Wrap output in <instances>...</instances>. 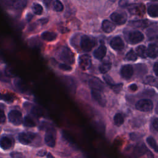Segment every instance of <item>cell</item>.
<instances>
[{
    "label": "cell",
    "instance_id": "obj_1",
    "mask_svg": "<svg viewBox=\"0 0 158 158\" xmlns=\"http://www.w3.org/2000/svg\"><path fill=\"white\" fill-rule=\"evenodd\" d=\"M61 60L69 64H73L75 62V57L72 51L67 47H63L59 53Z\"/></svg>",
    "mask_w": 158,
    "mask_h": 158
},
{
    "label": "cell",
    "instance_id": "obj_2",
    "mask_svg": "<svg viewBox=\"0 0 158 158\" xmlns=\"http://www.w3.org/2000/svg\"><path fill=\"white\" fill-rule=\"evenodd\" d=\"M95 40L89 36L84 35L80 40V47L84 51H90L95 45Z\"/></svg>",
    "mask_w": 158,
    "mask_h": 158
},
{
    "label": "cell",
    "instance_id": "obj_3",
    "mask_svg": "<svg viewBox=\"0 0 158 158\" xmlns=\"http://www.w3.org/2000/svg\"><path fill=\"white\" fill-rule=\"evenodd\" d=\"M135 107L138 110L142 112H149L153 109V103L150 99H143L136 102Z\"/></svg>",
    "mask_w": 158,
    "mask_h": 158
},
{
    "label": "cell",
    "instance_id": "obj_4",
    "mask_svg": "<svg viewBox=\"0 0 158 158\" xmlns=\"http://www.w3.org/2000/svg\"><path fill=\"white\" fill-rule=\"evenodd\" d=\"M4 5L15 9H22L27 5V0H0Z\"/></svg>",
    "mask_w": 158,
    "mask_h": 158
},
{
    "label": "cell",
    "instance_id": "obj_5",
    "mask_svg": "<svg viewBox=\"0 0 158 158\" xmlns=\"http://www.w3.org/2000/svg\"><path fill=\"white\" fill-rule=\"evenodd\" d=\"M111 20L118 25H123L127 20V15L125 12H114L110 15Z\"/></svg>",
    "mask_w": 158,
    "mask_h": 158
},
{
    "label": "cell",
    "instance_id": "obj_6",
    "mask_svg": "<svg viewBox=\"0 0 158 158\" xmlns=\"http://www.w3.org/2000/svg\"><path fill=\"white\" fill-rule=\"evenodd\" d=\"M9 120L15 125H19L22 121V113L17 110H11L8 114Z\"/></svg>",
    "mask_w": 158,
    "mask_h": 158
},
{
    "label": "cell",
    "instance_id": "obj_7",
    "mask_svg": "<svg viewBox=\"0 0 158 158\" xmlns=\"http://www.w3.org/2000/svg\"><path fill=\"white\" fill-rule=\"evenodd\" d=\"M36 135L31 132H22L18 136L19 141L23 144H29L35 138Z\"/></svg>",
    "mask_w": 158,
    "mask_h": 158
},
{
    "label": "cell",
    "instance_id": "obj_8",
    "mask_svg": "<svg viewBox=\"0 0 158 158\" xmlns=\"http://www.w3.org/2000/svg\"><path fill=\"white\" fill-rule=\"evenodd\" d=\"M79 66L84 70H88L91 67V59L89 56L83 54L79 57Z\"/></svg>",
    "mask_w": 158,
    "mask_h": 158
},
{
    "label": "cell",
    "instance_id": "obj_9",
    "mask_svg": "<svg viewBox=\"0 0 158 158\" xmlns=\"http://www.w3.org/2000/svg\"><path fill=\"white\" fill-rule=\"evenodd\" d=\"M46 144L51 148L54 147L56 144V134L52 128H49L44 136Z\"/></svg>",
    "mask_w": 158,
    "mask_h": 158
},
{
    "label": "cell",
    "instance_id": "obj_10",
    "mask_svg": "<svg viewBox=\"0 0 158 158\" xmlns=\"http://www.w3.org/2000/svg\"><path fill=\"white\" fill-rule=\"evenodd\" d=\"M144 40L143 34L139 31H133L129 33L128 40L131 44H136Z\"/></svg>",
    "mask_w": 158,
    "mask_h": 158
},
{
    "label": "cell",
    "instance_id": "obj_11",
    "mask_svg": "<svg viewBox=\"0 0 158 158\" xmlns=\"http://www.w3.org/2000/svg\"><path fill=\"white\" fill-rule=\"evenodd\" d=\"M14 143V140L13 138L8 136H2L0 139V147L4 150L9 149L13 146Z\"/></svg>",
    "mask_w": 158,
    "mask_h": 158
},
{
    "label": "cell",
    "instance_id": "obj_12",
    "mask_svg": "<svg viewBox=\"0 0 158 158\" xmlns=\"http://www.w3.org/2000/svg\"><path fill=\"white\" fill-rule=\"evenodd\" d=\"M120 73L125 79L130 78L133 74V67L132 65L127 64L123 65L120 69Z\"/></svg>",
    "mask_w": 158,
    "mask_h": 158
},
{
    "label": "cell",
    "instance_id": "obj_13",
    "mask_svg": "<svg viewBox=\"0 0 158 158\" xmlns=\"http://www.w3.org/2000/svg\"><path fill=\"white\" fill-rule=\"evenodd\" d=\"M110 45L116 51H122L124 48V43L119 36L114 37L110 42Z\"/></svg>",
    "mask_w": 158,
    "mask_h": 158
},
{
    "label": "cell",
    "instance_id": "obj_14",
    "mask_svg": "<svg viewBox=\"0 0 158 158\" xmlns=\"http://www.w3.org/2000/svg\"><path fill=\"white\" fill-rule=\"evenodd\" d=\"M89 86L93 89L98 91H102L104 88L102 82L97 78H93L89 80Z\"/></svg>",
    "mask_w": 158,
    "mask_h": 158
},
{
    "label": "cell",
    "instance_id": "obj_15",
    "mask_svg": "<svg viewBox=\"0 0 158 158\" xmlns=\"http://www.w3.org/2000/svg\"><path fill=\"white\" fill-rule=\"evenodd\" d=\"M91 96L92 98L102 107H104L106 106V101L103 97L102 96L100 92L98 90H92L91 91Z\"/></svg>",
    "mask_w": 158,
    "mask_h": 158
},
{
    "label": "cell",
    "instance_id": "obj_16",
    "mask_svg": "<svg viewBox=\"0 0 158 158\" xmlns=\"http://www.w3.org/2000/svg\"><path fill=\"white\" fill-rule=\"evenodd\" d=\"M146 55L150 58H156L157 56V46L155 43H151L149 45L146 50Z\"/></svg>",
    "mask_w": 158,
    "mask_h": 158
},
{
    "label": "cell",
    "instance_id": "obj_17",
    "mask_svg": "<svg viewBox=\"0 0 158 158\" xmlns=\"http://www.w3.org/2000/svg\"><path fill=\"white\" fill-rule=\"evenodd\" d=\"M115 28V25L108 20H104L102 23V29L106 33H110Z\"/></svg>",
    "mask_w": 158,
    "mask_h": 158
},
{
    "label": "cell",
    "instance_id": "obj_18",
    "mask_svg": "<svg viewBox=\"0 0 158 158\" xmlns=\"http://www.w3.org/2000/svg\"><path fill=\"white\" fill-rule=\"evenodd\" d=\"M106 48L104 45H101L98 47L93 52V55L95 58L98 59H102L106 54Z\"/></svg>",
    "mask_w": 158,
    "mask_h": 158
},
{
    "label": "cell",
    "instance_id": "obj_19",
    "mask_svg": "<svg viewBox=\"0 0 158 158\" xmlns=\"http://www.w3.org/2000/svg\"><path fill=\"white\" fill-rule=\"evenodd\" d=\"M130 12L133 14L140 15L143 14L144 12V7L143 4H136L132 5L129 8Z\"/></svg>",
    "mask_w": 158,
    "mask_h": 158
},
{
    "label": "cell",
    "instance_id": "obj_20",
    "mask_svg": "<svg viewBox=\"0 0 158 158\" xmlns=\"http://www.w3.org/2000/svg\"><path fill=\"white\" fill-rule=\"evenodd\" d=\"M111 66H112V64L110 62V60L108 59H106L100 64L99 67V70L101 73L104 74L110 69Z\"/></svg>",
    "mask_w": 158,
    "mask_h": 158
},
{
    "label": "cell",
    "instance_id": "obj_21",
    "mask_svg": "<svg viewBox=\"0 0 158 158\" xmlns=\"http://www.w3.org/2000/svg\"><path fill=\"white\" fill-rule=\"evenodd\" d=\"M150 22L148 20H138L130 22V25L135 27L144 28L149 25Z\"/></svg>",
    "mask_w": 158,
    "mask_h": 158
},
{
    "label": "cell",
    "instance_id": "obj_22",
    "mask_svg": "<svg viewBox=\"0 0 158 158\" xmlns=\"http://www.w3.org/2000/svg\"><path fill=\"white\" fill-rule=\"evenodd\" d=\"M148 13L151 17L158 16V6L157 4H151L148 7Z\"/></svg>",
    "mask_w": 158,
    "mask_h": 158
},
{
    "label": "cell",
    "instance_id": "obj_23",
    "mask_svg": "<svg viewBox=\"0 0 158 158\" xmlns=\"http://www.w3.org/2000/svg\"><path fill=\"white\" fill-rule=\"evenodd\" d=\"M57 34L51 31H44L41 34V38L43 40L47 41H52L56 40Z\"/></svg>",
    "mask_w": 158,
    "mask_h": 158
},
{
    "label": "cell",
    "instance_id": "obj_24",
    "mask_svg": "<svg viewBox=\"0 0 158 158\" xmlns=\"http://www.w3.org/2000/svg\"><path fill=\"white\" fill-rule=\"evenodd\" d=\"M147 151L146 147L143 143H139L136 145V146L135 148L134 154H136V156H140L144 154L146 151Z\"/></svg>",
    "mask_w": 158,
    "mask_h": 158
},
{
    "label": "cell",
    "instance_id": "obj_25",
    "mask_svg": "<svg viewBox=\"0 0 158 158\" xmlns=\"http://www.w3.org/2000/svg\"><path fill=\"white\" fill-rule=\"evenodd\" d=\"M14 96L10 94L0 93V100H2L9 103H11L14 101Z\"/></svg>",
    "mask_w": 158,
    "mask_h": 158
},
{
    "label": "cell",
    "instance_id": "obj_26",
    "mask_svg": "<svg viewBox=\"0 0 158 158\" xmlns=\"http://www.w3.org/2000/svg\"><path fill=\"white\" fill-rule=\"evenodd\" d=\"M51 6H52L53 10L57 12H60L64 9L63 4L59 0H53Z\"/></svg>",
    "mask_w": 158,
    "mask_h": 158
},
{
    "label": "cell",
    "instance_id": "obj_27",
    "mask_svg": "<svg viewBox=\"0 0 158 158\" xmlns=\"http://www.w3.org/2000/svg\"><path fill=\"white\" fill-rule=\"evenodd\" d=\"M137 55L142 58H146V47L143 45H139L136 48V49Z\"/></svg>",
    "mask_w": 158,
    "mask_h": 158
},
{
    "label": "cell",
    "instance_id": "obj_28",
    "mask_svg": "<svg viewBox=\"0 0 158 158\" xmlns=\"http://www.w3.org/2000/svg\"><path fill=\"white\" fill-rule=\"evenodd\" d=\"M146 141H147L148 144L149 145V146L152 149H153L156 152H158V147L157 145V143L153 137L149 136V137L147 138Z\"/></svg>",
    "mask_w": 158,
    "mask_h": 158
},
{
    "label": "cell",
    "instance_id": "obj_29",
    "mask_svg": "<svg viewBox=\"0 0 158 158\" xmlns=\"http://www.w3.org/2000/svg\"><path fill=\"white\" fill-rule=\"evenodd\" d=\"M114 123L115 125H117L118 127L120 126L124 122V118L121 114L117 113L114 117Z\"/></svg>",
    "mask_w": 158,
    "mask_h": 158
},
{
    "label": "cell",
    "instance_id": "obj_30",
    "mask_svg": "<svg viewBox=\"0 0 158 158\" xmlns=\"http://www.w3.org/2000/svg\"><path fill=\"white\" fill-rule=\"evenodd\" d=\"M23 124L25 127H33L36 125V123L34 121V120L29 115H27L25 117L24 120H23Z\"/></svg>",
    "mask_w": 158,
    "mask_h": 158
},
{
    "label": "cell",
    "instance_id": "obj_31",
    "mask_svg": "<svg viewBox=\"0 0 158 158\" xmlns=\"http://www.w3.org/2000/svg\"><path fill=\"white\" fill-rule=\"evenodd\" d=\"M31 114L34 116L37 117L42 116L43 114V110L40 107H38V106H34V107H33L31 108Z\"/></svg>",
    "mask_w": 158,
    "mask_h": 158
},
{
    "label": "cell",
    "instance_id": "obj_32",
    "mask_svg": "<svg viewBox=\"0 0 158 158\" xmlns=\"http://www.w3.org/2000/svg\"><path fill=\"white\" fill-rule=\"evenodd\" d=\"M125 59L130 61H135L137 59V55L136 53L131 49L127 52L125 56Z\"/></svg>",
    "mask_w": 158,
    "mask_h": 158
},
{
    "label": "cell",
    "instance_id": "obj_33",
    "mask_svg": "<svg viewBox=\"0 0 158 158\" xmlns=\"http://www.w3.org/2000/svg\"><path fill=\"white\" fill-rule=\"evenodd\" d=\"M32 10H33V12L36 15H40L43 12L42 6L38 3L33 4V5L32 6Z\"/></svg>",
    "mask_w": 158,
    "mask_h": 158
},
{
    "label": "cell",
    "instance_id": "obj_34",
    "mask_svg": "<svg viewBox=\"0 0 158 158\" xmlns=\"http://www.w3.org/2000/svg\"><path fill=\"white\" fill-rule=\"evenodd\" d=\"M15 85L17 88L21 91V92H26L27 91V88L26 85L21 81V80H17L15 81Z\"/></svg>",
    "mask_w": 158,
    "mask_h": 158
},
{
    "label": "cell",
    "instance_id": "obj_35",
    "mask_svg": "<svg viewBox=\"0 0 158 158\" xmlns=\"http://www.w3.org/2000/svg\"><path fill=\"white\" fill-rule=\"evenodd\" d=\"M103 78H104L105 82H106L108 85H109L110 87L112 86L115 84V83H114V81H113L112 78L109 75H105L103 76Z\"/></svg>",
    "mask_w": 158,
    "mask_h": 158
},
{
    "label": "cell",
    "instance_id": "obj_36",
    "mask_svg": "<svg viewBox=\"0 0 158 158\" xmlns=\"http://www.w3.org/2000/svg\"><path fill=\"white\" fill-rule=\"evenodd\" d=\"M144 83H146V84H149V85H156L157 83V81L156 80L152 77H148L145 81H144Z\"/></svg>",
    "mask_w": 158,
    "mask_h": 158
},
{
    "label": "cell",
    "instance_id": "obj_37",
    "mask_svg": "<svg viewBox=\"0 0 158 158\" xmlns=\"http://www.w3.org/2000/svg\"><path fill=\"white\" fill-rule=\"evenodd\" d=\"M123 86L122 83H118V84H114L112 86H111V88H112V89L115 92V93H118L120 92V91L122 89Z\"/></svg>",
    "mask_w": 158,
    "mask_h": 158
},
{
    "label": "cell",
    "instance_id": "obj_38",
    "mask_svg": "<svg viewBox=\"0 0 158 158\" xmlns=\"http://www.w3.org/2000/svg\"><path fill=\"white\" fill-rule=\"evenodd\" d=\"M59 67L60 69L62 70H65V71H70L72 70V67L70 66H69L67 64H60L59 65Z\"/></svg>",
    "mask_w": 158,
    "mask_h": 158
},
{
    "label": "cell",
    "instance_id": "obj_39",
    "mask_svg": "<svg viewBox=\"0 0 158 158\" xmlns=\"http://www.w3.org/2000/svg\"><path fill=\"white\" fill-rule=\"evenodd\" d=\"M154 29H150L149 31H147V35H148V37H149V38H151V39H154V38H156L157 36V33H154Z\"/></svg>",
    "mask_w": 158,
    "mask_h": 158
},
{
    "label": "cell",
    "instance_id": "obj_40",
    "mask_svg": "<svg viewBox=\"0 0 158 158\" xmlns=\"http://www.w3.org/2000/svg\"><path fill=\"white\" fill-rule=\"evenodd\" d=\"M151 125L153 127V128L156 130L157 131L158 128V122H157V118L156 117H154L151 120Z\"/></svg>",
    "mask_w": 158,
    "mask_h": 158
},
{
    "label": "cell",
    "instance_id": "obj_41",
    "mask_svg": "<svg viewBox=\"0 0 158 158\" xmlns=\"http://www.w3.org/2000/svg\"><path fill=\"white\" fill-rule=\"evenodd\" d=\"M6 121V116L4 111L0 109V123H2Z\"/></svg>",
    "mask_w": 158,
    "mask_h": 158
},
{
    "label": "cell",
    "instance_id": "obj_42",
    "mask_svg": "<svg viewBox=\"0 0 158 158\" xmlns=\"http://www.w3.org/2000/svg\"><path fill=\"white\" fill-rule=\"evenodd\" d=\"M10 156L12 157H23V155L21 152H12L10 153Z\"/></svg>",
    "mask_w": 158,
    "mask_h": 158
},
{
    "label": "cell",
    "instance_id": "obj_43",
    "mask_svg": "<svg viewBox=\"0 0 158 158\" xmlns=\"http://www.w3.org/2000/svg\"><path fill=\"white\" fill-rule=\"evenodd\" d=\"M0 81H4V82H7L9 81V80L0 71Z\"/></svg>",
    "mask_w": 158,
    "mask_h": 158
},
{
    "label": "cell",
    "instance_id": "obj_44",
    "mask_svg": "<svg viewBox=\"0 0 158 158\" xmlns=\"http://www.w3.org/2000/svg\"><path fill=\"white\" fill-rule=\"evenodd\" d=\"M140 135L139 133H131V134H130V137L133 140H136L138 138H139V135Z\"/></svg>",
    "mask_w": 158,
    "mask_h": 158
},
{
    "label": "cell",
    "instance_id": "obj_45",
    "mask_svg": "<svg viewBox=\"0 0 158 158\" xmlns=\"http://www.w3.org/2000/svg\"><path fill=\"white\" fill-rule=\"evenodd\" d=\"M52 1H53V0H43V2H44V5H45L48 8H49V7L51 6V3H52Z\"/></svg>",
    "mask_w": 158,
    "mask_h": 158
},
{
    "label": "cell",
    "instance_id": "obj_46",
    "mask_svg": "<svg viewBox=\"0 0 158 158\" xmlns=\"http://www.w3.org/2000/svg\"><path fill=\"white\" fill-rule=\"evenodd\" d=\"M129 89H131V91H136V90H137L138 86H137V85H136V84L133 83V84H131V85H130L129 86Z\"/></svg>",
    "mask_w": 158,
    "mask_h": 158
},
{
    "label": "cell",
    "instance_id": "obj_47",
    "mask_svg": "<svg viewBox=\"0 0 158 158\" xmlns=\"http://www.w3.org/2000/svg\"><path fill=\"white\" fill-rule=\"evenodd\" d=\"M153 69H154V73L156 74V76H157L158 75V64L157 62H156L154 65V67H153Z\"/></svg>",
    "mask_w": 158,
    "mask_h": 158
},
{
    "label": "cell",
    "instance_id": "obj_48",
    "mask_svg": "<svg viewBox=\"0 0 158 158\" xmlns=\"http://www.w3.org/2000/svg\"><path fill=\"white\" fill-rule=\"evenodd\" d=\"M46 151L45 150H41L39 152H38L37 155L39 156L43 157V156H44L46 155Z\"/></svg>",
    "mask_w": 158,
    "mask_h": 158
},
{
    "label": "cell",
    "instance_id": "obj_49",
    "mask_svg": "<svg viewBox=\"0 0 158 158\" xmlns=\"http://www.w3.org/2000/svg\"><path fill=\"white\" fill-rule=\"evenodd\" d=\"M47 157H53V156H52V155L51 154V153H48V155H47Z\"/></svg>",
    "mask_w": 158,
    "mask_h": 158
},
{
    "label": "cell",
    "instance_id": "obj_50",
    "mask_svg": "<svg viewBox=\"0 0 158 158\" xmlns=\"http://www.w3.org/2000/svg\"><path fill=\"white\" fill-rule=\"evenodd\" d=\"M110 1H112V2H115V1H116L117 0H109Z\"/></svg>",
    "mask_w": 158,
    "mask_h": 158
},
{
    "label": "cell",
    "instance_id": "obj_51",
    "mask_svg": "<svg viewBox=\"0 0 158 158\" xmlns=\"http://www.w3.org/2000/svg\"><path fill=\"white\" fill-rule=\"evenodd\" d=\"M150 1H157V0H150Z\"/></svg>",
    "mask_w": 158,
    "mask_h": 158
}]
</instances>
